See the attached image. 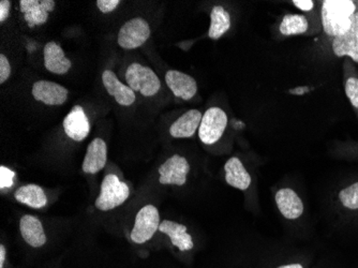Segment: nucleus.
Returning <instances> with one entry per match:
<instances>
[{"label": "nucleus", "instance_id": "f257e3e1", "mask_svg": "<svg viewBox=\"0 0 358 268\" xmlns=\"http://www.w3.org/2000/svg\"><path fill=\"white\" fill-rule=\"evenodd\" d=\"M357 5L353 0H324L321 3L322 29L327 37L343 36L351 29Z\"/></svg>", "mask_w": 358, "mask_h": 268}, {"label": "nucleus", "instance_id": "f03ea898", "mask_svg": "<svg viewBox=\"0 0 358 268\" xmlns=\"http://www.w3.org/2000/svg\"><path fill=\"white\" fill-rule=\"evenodd\" d=\"M130 195L128 185L122 183L116 175L108 174L104 177L100 195L96 199V207L102 211L116 209L126 202Z\"/></svg>", "mask_w": 358, "mask_h": 268}, {"label": "nucleus", "instance_id": "7ed1b4c3", "mask_svg": "<svg viewBox=\"0 0 358 268\" xmlns=\"http://www.w3.org/2000/svg\"><path fill=\"white\" fill-rule=\"evenodd\" d=\"M129 87L144 97H152L161 90V82L154 70L141 64H130L126 72Z\"/></svg>", "mask_w": 358, "mask_h": 268}, {"label": "nucleus", "instance_id": "20e7f679", "mask_svg": "<svg viewBox=\"0 0 358 268\" xmlns=\"http://www.w3.org/2000/svg\"><path fill=\"white\" fill-rule=\"evenodd\" d=\"M229 118L227 113L218 106L209 108L203 114L202 122L199 128V138L205 145H213L222 138L227 127Z\"/></svg>", "mask_w": 358, "mask_h": 268}, {"label": "nucleus", "instance_id": "39448f33", "mask_svg": "<svg viewBox=\"0 0 358 268\" xmlns=\"http://www.w3.org/2000/svg\"><path fill=\"white\" fill-rule=\"evenodd\" d=\"M160 227V215L154 205L143 207L136 218L131 239L136 244H144L150 241Z\"/></svg>", "mask_w": 358, "mask_h": 268}, {"label": "nucleus", "instance_id": "423d86ee", "mask_svg": "<svg viewBox=\"0 0 358 268\" xmlns=\"http://www.w3.org/2000/svg\"><path fill=\"white\" fill-rule=\"evenodd\" d=\"M150 37V24L142 17H136L120 28L117 42L124 50H134L142 46Z\"/></svg>", "mask_w": 358, "mask_h": 268}, {"label": "nucleus", "instance_id": "0eeeda50", "mask_svg": "<svg viewBox=\"0 0 358 268\" xmlns=\"http://www.w3.org/2000/svg\"><path fill=\"white\" fill-rule=\"evenodd\" d=\"M190 171V165L185 157L174 155L159 167L162 185H176L182 186L187 181V175Z\"/></svg>", "mask_w": 358, "mask_h": 268}, {"label": "nucleus", "instance_id": "6e6552de", "mask_svg": "<svg viewBox=\"0 0 358 268\" xmlns=\"http://www.w3.org/2000/svg\"><path fill=\"white\" fill-rule=\"evenodd\" d=\"M331 50L336 57L351 58L358 64V10L354 16L351 29L345 35L333 39Z\"/></svg>", "mask_w": 358, "mask_h": 268}, {"label": "nucleus", "instance_id": "1a4fd4ad", "mask_svg": "<svg viewBox=\"0 0 358 268\" xmlns=\"http://www.w3.org/2000/svg\"><path fill=\"white\" fill-rule=\"evenodd\" d=\"M32 97L46 106H62L67 101L68 90L57 83L39 80L32 87Z\"/></svg>", "mask_w": 358, "mask_h": 268}, {"label": "nucleus", "instance_id": "9d476101", "mask_svg": "<svg viewBox=\"0 0 358 268\" xmlns=\"http://www.w3.org/2000/svg\"><path fill=\"white\" fill-rule=\"evenodd\" d=\"M166 83L176 98L190 100L198 92L196 80L182 71L169 70L166 74Z\"/></svg>", "mask_w": 358, "mask_h": 268}, {"label": "nucleus", "instance_id": "9b49d317", "mask_svg": "<svg viewBox=\"0 0 358 268\" xmlns=\"http://www.w3.org/2000/svg\"><path fill=\"white\" fill-rule=\"evenodd\" d=\"M21 12L24 14L25 21L30 28L42 25L48 19V12H52L55 8L54 0H21L20 1Z\"/></svg>", "mask_w": 358, "mask_h": 268}, {"label": "nucleus", "instance_id": "f8f14e48", "mask_svg": "<svg viewBox=\"0 0 358 268\" xmlns=\"http://www.w3.org/2000/svg\"><path fill=\"white\" fill-rule=\"evenodd\" d=\"M64 132L76 142H82L87 138L90 131V120L83 108L76 106L64 120Z\"/></svg>", "mask_w": 358, "mask_h": 268}, {"label": "nucleus", "instance_id": "ddd939ff", "mask_svg": "<svg viewBox=\"0 0 358 268\" xmlns=\"http://www.w3.org/2000/svg\"><path fill=\"white\" fill-rule=\"evenodd\" d=\"M102 82L110 96L115 98L116 102L122 106H130L136 102V94L129 86L124 85L110 70L102 74Z\"/></svg>", "mask_w": 358, "mask_h": 268}, {"label": "nucleus", "instance_id": "4468645a", "mask_svg": "<svg viewBox=\"0 0 358 268\" xmlns=\"http://www.w3.org/2000/svg\"><path fill=\"white\" fill-rule=\"evenodd\" d=\"M275 204L283 217L295 220L303 213V203L294 190L289 188L280 189L275 193Z\"/></svg>", "mask_w": 358, "mask_h": 268}, {"label": "nucleus", "instance_id": "2eb2a0df", "mask_svg": "<svg viewBox=\"0 0 358 268\" xmlns=\"http://www.w3.org/2000/svg\"><path fill=\"white\" fill-rule=\"evenodd\" d=\"M203 114L199 110H189L170 127V134L175 139H188L198 132Z\"/></svg>", "mask_w": 358, "mask_h": 268}, {"label": "nucleus", "instance_id": "dca6fc26", "mask_svg": "<svg viewBox=\"0 0 358 268\" xmlns=\"http://www.w3.org/2000/svg\"><path fill=\"white\" fill-rule=\"evenodd\" d=\"M108 159V147L102 139H94L87 147L82 170L87 174H96L106 167Z\"/></svg>", "mask_w": 358, "mask_h": 268}, {"label": "nucleus", "instance_id": "f3484780", "mask_svg": "<svg viewBox=\"0 0 358 268\" xmlns=\"http://www.w3.org/2000/svg\"><path fill=\"white\" fill-rule=\"evenodd\" d=\"M44 66L52 73L64 74L71 69L72 62L64 55L62 46L51 41L44 46Z\"/></svg>", "mask_w": 358, "mask_h": 268}, {"label": "nucleus", "instance_id": "a211bd4d", "mask_svg": "<svg viewBox=\"0 0 358 268\" xmlns=\"http://www.w3.org/2000/svg\"><path fill=\"white\" fill-rule=\"evenodd\" d=\"M225 181L239 190H247L251 185V176L237 157L229 159L224 165Z\"/></svg>", "mask_w": 358, "mask_h": 268}, {"label": "nucleus", "instance_id": "6ab92c4d", "mask_svg": "<svg viewBox=\"0 0 358 268\" xmlns=\"http://www.w3.org/2000/svg\"><path fill=\"white\" fill-rule=\"evenodd\" d=\"M20 230L26 243L31 247H42L46 243L43 225L35 216H23L20 221Z\"/></svg>", "mask_w": 358, "mask_h": 268}, {"label": "nucleus", "instance_id": "aec40b11", "mask_svg": "<svg viewBox=\"0 0 358 268\" xmlns=\"http://www.w3.org/2000/svg\"><path fill=\"white\" fill-rule=\"evenodd\" d=\"M159 231L168 235L175 247L178 248L180 251H188L194 246L192 237L187 232V227L174 221L164 220L160 223Z\"/></svg>", "mask_w": 358, "mask_h": 268}, {"label": "nucleus", "instance_id": "412c9836", "mask_svg": "<svg viewBox=\"0 0 358 268\" xmlns=\"http://www.w3.org/2000/svg\"><path fill=\"white\" fill-rule=\"evenodd\" d=\"M310 29V20L305 14H287L281 20L279 31L283 37L305 35Z\"/></svg>", "mask_w": 358, "mask_h": 268}, {"label": "nucleus", "instance_id": "4be33fe9", "mask_svg": "<svg viewBox=\"0 0 358 268\" xmlns=\"http://www.w3.org/2000/svg\"><path fill=\"white\" fill-rule=\"evenodd\" d=\"M16 201L27 205L31 209H41L48 204V197L41 187L30 183L16 190L14 195Z\"/></svg>", "mask_w": 358, "mask_h": 268}, {"label": "nucleus", "instance_id": "5701e85b", "mask_svg": "<svg viewBox=\"0 0 358 268\" xmlns=\"http://www.w3.org/2000/svg\"><path fill=\"white\" fill-rule=\"evenodd\" d=\"M231 15L222 6H215L210 12V26H209L208 37L213 40H218L229 31L231 28Z\"/></svg>", "mask_w": 358, "mask_h": 268}, {"label": "nucleus", "instance_id": "b1692460", "mask_svg": "<svg viewBox=\"0 0 358 268\" xmlns=\"http://www.w3.org/2000/svg\"><path fill=\"white\" fill-rule=\"evenodd\" d=\"M339 199L341 204L347 209L352 211L358 209V181L340 191Z\"/></svg>", "mask_w": 358, "mask_h": 268}, {"label": "nucleus", "instance_id": "393cba45", "mask_svg": "<svg viewBox=\"0 0 358 268\" xmlns=\"http://www.w3.org/2000/svg\"><path fill=\"white\" fill-rule=\"evenodd\" d=\"M345 92L350 104L358 110V76H350L345 78Z\"/></svg>", "mask_w": 358, "mask_h": 268}, {"label": "nucleus", "instance_id": "a878e982", "mask_svg": "<svg viewBox=\"0 0 358 268\" xmlns=\"http://www.w3.org/2000/svg\"><path fill=\"white\" fill-rule=\"evenodd\" d=\"M14 177H15V173L13 171L1 165L0 167V189L3 190L6 188H11L13 186Z\"/></svg>", "mask_w": 358, "mask_h": 268}, {"label": "nucleus", "instance_id": "bb28decb", "mask_svg": "<svg viewBox=\"0 0 358 268\" xmlns=\"http://www.w3.org/2000/svg\"><path fill=\"white\" fill-rule=\"evenodd\" d=\"M11 74V66H10L9 60L3 54L0 55V83L3 84Z\"/></svg>", "mask_w": 358, "mask_h": 268}, {"label": "nucleus", "instance_id": "cd10ccee", "mask_svg": "<svg viewBox=\"0 0 358 268\" xmlns=\"http://www.w3.org/2000/svg\"><path fill=\"white\" fill-rule=\"evenodd\" d=\"M292 3L303 12L305 15H307V13H313L315 9V3L313 0H293Z\"/></svg>", "mask_w": 358, "mask_h": 268}, {"label": "nucleus", "instance_id": "c85d7f7f", "mask_svg": "<svg viewBox=\"0 0 358 268\" xmlns=\"http://www.w3.org/2000/svg\"><path fill=\"white\" fill-rule=\"evenodd\" d=\"M120 0H98L96 6L102 13L106 14L114 11L120 6Z\"/></svg>", "mask_w": 358, "mask_h": 268}, {"label": "nucleus", "instance_id": "c756f323", "mask_svg": "<svg viewBox=\"0 0 358 268\" xmlns=\"http://www.w3.org/2000/svg\"><path fill=\"white\" fill-rule=\"evenodd\" d=\"M11 3L9 0H1L0 1V23H3L8 19L10 14Z\"/></svg>", "mask_w": 358, "mask_h": 268}, {"label": "nucleus", "instance_id": "7c9ffc66", "mask_svg": "<svg viewBox=\"0 0 358 268\" xmlns=\"http://www.w3.org/2000/svg\"><path fill=\"white\" fill-rule=\"evenodd\" d=\"M6 248L5 246H0V268H3L6 261Z\"/></svg>", "mask_w": 358, "mask_h": 268}, {"label": "nucleus", "instance_id": "2f4dec72", "mask_svg": "<svg viewBox=\"0 0 358 268\" xmlns=\"http://www.w3.org/2000/svg\"><path fill=\"white\" fill-rule=\"evenodd\" d=\"M278 268H303L301 264H291V265H283Z\"/></svg>", "mask_w": 358, "mask_h": 268}, {"label": "nucleus", "instance_id": "473e14b6", "mask_svg": "<svg viewBox=\"0 0 358 268\" xmlns=\"http://www.w3.org/2000/svg\"><path fill=\"white\" fill-rule=\"evenodd\" d=\"M356 5H357V9H358V1H356Z\"/></svg>", "mask_w": 358, "mask_h": 268}]
</instances>
